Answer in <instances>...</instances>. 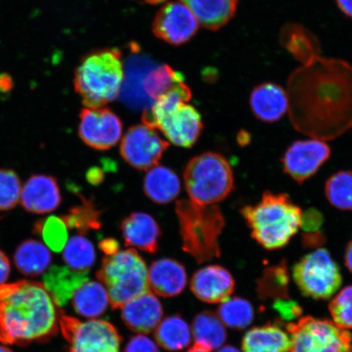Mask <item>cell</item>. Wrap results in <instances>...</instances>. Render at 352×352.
I'll return each mask as SVG.
<instances>
[{"instance_id": "obj_1", "label": "cell", "mask_w": 352, "mask_h": 352, "mask_svg": "<svg viewBox=\"0 0 352 352\" xmlns=\"http://www.w3.org/2000/svg\"><path fill=\"white\" fill-rule=\"evenodd\" d=\"M290 122L299 133L329 142L352 129V65L320 56L290 74Z\"/></svg>"}, {"instance_id": "obj_2", "label": "cell", "mask_w": 352, "mask_h": 352, "mask_svg": "<svg viewBox=\"0 0 352 352\" xmlns=\"http://www.w3.org/2000/svg\"><path fill=\"white\" fill-rule=\"evenodd\" d=\"M57 307L41 283L0 285V342L24 346L50 340L59 329Z\"/></svg>"}, {"instance_id": "obj_3", "label": "cell", "mask_w": 352, "mask_h": 352, "mask_svg": "<svg viewBox=\"0 0 352 352\" xmlns=\"http://www.w3.org/2000/svg\"><path fill=\"white\" fill-rule=\"evenodd\" d=\"M302 210L286 193L264 191L257 204L241 208L252 239L263 248L276 250L287 245L300 228Z\"/></svg>"}, {"instance_id": "obj_4", "label": "cell", "mask_w": 352, "mask_h": 352, "mask_svg": "<svg viewBox=\"0 0 352 352\" xmlns=\"http://www.w3.org/2000/svg\"><path fill=\"white\" fill-rule=\"evenodd\" d=\"M191 98L190 88L184 81L176 83L148 110H144V124L160 130L171 144L191 148L204 127L199 112L187 104Z\"/></svg>"}, {"instance_id": "obj_5", "label": "cell", "mask_w": 352, "mask_h": 352, "mask_svg": "<svg viewBox=\"0 0 352 352\" xmlns=\"http://www.w3.org/2000/svg\"><path fill=\"white\" fill-rule=\"evenodd\" d=\"M124 80L122 54L103 48L86 55L74 73V88L87 109L104 108L118 98Z\"/></svg>"}, {"instance_id": "obj_6", "label": "cell", "mask_w": 352, "mask_h": 352, "mask_svg": "<svg viewBox=\"0 0 352 352\" xmlns=\"http://www.w3.org/2000/svg\"><path fill=\"white\" fill-rule=\"evenodd\" d=\"M175 213L184 252L197 263L219 258L221 254L219 239L226 223L219 206H202L182 199L176 202Z\"/></svg>"}, {"instance_id": "obj_7", "label": "cell", "mask_w": 352, "mask_h": 352, "mask_svg": "<svg viewBox=\"0 0 352 352\" xmlns=\"http://www.w3.org/2000/svg\"><path fill=\"white\" fill-rule=\"evenodd\" d=\"M96 277L107 287L113 309L151 290L146 263L134 249L104 257Z\"/></svg>"}, {"instance_id": "obj_8", "label": "cell", "mask_w": 352, "mask_h": 352, "mask_svg": "<svg viewBox=\"0 0 352 352\" xmlns=\"http://www.w3.org/2000/svg\"><path fill=\"white\" fill-rule=\"evenodd\" d=\"M184 179L190 200L202 206L217 205L234 189V175L230 162L215 152L192 158L184 170Z\"/></svg>"}, {"instance_id": "obj_9", "label": "cell", "mask_w": 352, "mask_h": 352, "mask_svg": "<svg viewBox=\"0 0 352 352\" xmlns=\"http://www.w3.org/2000/svg\"><path fill=\"white\" fill-rule=\"evenodd\" d=\"M289 352H352V336L333 321L305 316L286 325Z\"/></svg>"}, {"instance_id": "obj_10", "label": "cell", "mask_w": 352, "mask_h": 352, "mask_svg": "<svg viewBox=\"0 0 352 352\" xmlns=\"http://www.w3.org/2000/svg\"><path fill=\"white\" fill-rule=\"evenodd\" d=\"M293 278L305 296L314 299L331 298L342 283L340 267L324 248L302 257L293 267Z\"/></svg>"}, {"instance_id": "obj_11", "label": "cell", "mask_w": 352, "mask_h": 352, "mask_svg": "<svg viewBox=\"0 0 352 352\" xmlns=\"http://www.w3.org/2000/svg\"><path fill=\"white\" fill-rule=\"evenodd\" d=\"M59 329L69 343V352H120L122 337L107 320L82 321L60 311Z\"/></svg>"}, {"instance_id": "obj_12", "label": "cell", "mask_w": 352, "mask_h": 352, "mask_svg": "<svg viewBox=\"0 0 352 352\" xmlns=\"http://www.w3.org/2000/svg\"><path fill=\"white\" fill-rule=\"evenodd\" d=\"M169 145L155 129L138 124L130 127L123 136L120 153L133 168L147 170L158 165Z\"/></svg>"}, {"instance_id": "obj_13", "label": "cell", "mask_w": 352, "mask_h": 352, "mask_svg": "<svg viewBox=\"0 0 352 352\" xmlns=\"http://www.w3.org/2000/svg\"><path fill=\"white\" fill-rule=\"evenodd\" d=\"M331 155V148L322 140L294 142L286 149L281 162L286 175L299 184L312 177Z\"/></svg>"}, {"instance_id": "obj_14", "label": "cell", "mask_w": 352, "mask_h": 352, "mask_svg": "<svg viewBox=\"0 0 352 352\" xmlns=\"http://www.w3.org/2000/svg\"><path fill=\"white\" fill-rule=\"evenodd\" d=\"M122 133V121L111 109H82L78 135L88 146L96 151H107L120 142Z\"/></svg>"}, {"instance_id": "obj_15", "label": "cell", "mask_w": 352, "mask_h": 352, "mask_svg": "<svg viewBox=\"0 0 352 352\" xmlns=\"http://www.w3.org/2000/svg\"><path fill=\"white\" fill-rule=\"evenodd\" d=\"M199 21L182 2L165 4L157 12L152 25L155 36L171 45L179 46L190 41L199 29Z\"/></svg>"}, {"instance_id": "obj_16", "label": "cell", "mask_w": 352, "mask_h": 352, "mask_svg": "<svg viewBox=\"0 0 352 352\" xmlns=\"http://www.w3.org/2000/svg\"><path fill=\"white\" fill-rule=\"evenodd\" d=\"M190 289L199 300L208 303L223 302L230 298L235 281L230 272L219 265H209L192 276Z\"/></svg>"}, {"instance_id": "obj_17", "label": "cell", "mask_w": 352, "mask_h": 352, "mask_svg": "<svg viewBox=\"0 0 352 352\" xmlns=\"http://www.w3.org/2000/svg\"><path fill=\"white\" fill-rule=\"evenodd\" d=\"M20 200L28 212L38 214L52 212L61 204L58 184L52 176L32 175L22 187Z\"/></svg>"}, {"instance_id": "obj_18", "label": "cell", "mask_w": 352, "mask_h": 352, "mask_svg": "<svg viewBox=\"0 0 352 352\" xmlns=\"http://www.w3.org/2000/svg\"><path fill=\"white\" fill-rule=\"evenodd\" d=\"M164 316L162 303L151 290L122 307L123 322L131 331L151 333Z\"/></svg>"}, {"instance_id": "obj_19", "label": "cell", "mask_w": 352, "mask_h": 352, "mask_svg": "<svg viewBox=\"0 0 352 352\" xmlns=\"http://www.w3.org/2000/svg\"><path fill=\"white\" fill-rule=\"evenodd\" d=\"M250 107L255 118L263 122H277L288 112L286 91L274 82H263L253 88Z\"/></svg>"}, {"instance_id": "obj_20", "label": "cell", "mask_w": 352, "mask_h": 352, "mask_svg": "<svg viewBox=\"0 0 352 352\" xmlns=\"http://www.w3.org/2000/svg\"><path fill=\"white\" fill-rule=\"evenodd\" d=\"M149 288L157 296L171 298L186 289L187 272L182 263L164 258L154 261L148 271Z\"/></svg>"}, {"instance_id": "obj_21", "label": "cell", "mask_w": 352, "mask_h": 352, "mask_svg": "<svg viewBox=\"0 0 352 352\" xmlns=\"http://www.w3.org/2000/svg\"><path fill=\"white\" fill-rule=\"evenodd\" d=\"M121 230L126 246L149 254L157 252L161 228L151 215L143 212L131 213L122 222Z\"/></svg>"}, {"instance_id": "obj_22", "label": "cell", "mask_w": 352, "mask_h": 352, "mask_svg": "<svg viewBox=\"0 0 352 352\" xmlns=\"http://www.w3.org/2000/svg\"><path fill=\"white\" fill-rule=\"evenodd\" d=\"M280 44L293 58L302 65L320 56V44L318 37L306 26L289 22L280 29Z\"/></svg>"}, {"instance_id": "obj_23", "label": "cell", "mask_w": 352, "mask_h": 352, "mask_svg": "<svg viewBox=\"0 0 352 352\" xmlns=\"http://www.w3.org/2000/svg\"><path fill=\"white\" fill-rule=\"evenodd\" d=\"M43 285L58 307L67 305L76 290L88 280V272H78L67 267L52 266L45 272Z\"/></svg>"}, {"instance_id": "obj_24", "label": "cell", "mask_w": 352, "mask_h": 352, "mask_svg": "<svg viewBox=\"0 0 352 352\" xmlns=\"http://www.w3.org/2000/svg\"><path fill=\"white\" fill-rule=\"evenodd\" d=\"M206 29L217 30L236 15L239 0H182Z\"/></svg>"}, {"instance_id": "obj_25", "label": "cell", "mask_w": 352, "mask_h": 352, "mask_svg": "<svg viewBox=\"0 0 352 352\" xmlns=\"http://www.w3.org/2000/svg\"><path fill=\"white\" fill-rule=\"evenodd\" d=\"M144 191L145 195L155 204H170L179 195L178 175L166 166H154L145 175Z\"/></svg>"}, {"instance_id": "obj_26", "label": "cell", "mask_w": 352, "mask_h": 352, "mask_svg": "<svg viewBox=\"0 0 352 352\" xmlns=\"http://www.w3.org/2000/svg\"><path fill=\"white\" fill-rule=\"evenodd\" d=\"M289 349L288 334L272 324L250 329L242 340L243 352H289Z\"/></svg>"}, {"instance_id": "obj_27", "label": "cell", "mask_w": 352, "mask_h": 352, "mask_svg": "<svg viewBox=\"0 0 352 352\" xmlns=\"http://www.w3.org/2000/svg\"><path fill=\"white\" fill-rule=\"evenodd\" d=\"M52 254L42 242L29 239L24 241L16 250L14 263L21 274L38 276L50 268Z\"/></svg>"}, {"instance_id": "obj_28", "label": "cell", "mask_w": 352, "mask_h": 352, "mask_svg": "<svg viewBox=\"0 0 352 352\" xmlns=\"http://www.w3.org/2000/svg\"><path fill=\"white\" fill-rule=\"evenodd\" d=\"M74 309L88 319L103 315L109 303L107 289L98 281L87 280L79 287L72 297Z\"/></svg>"}, {"instance_id": "obj_29", "label": "cell", "mask_w": 352, "mask_h": 352, "mask_svg": "<svg viewBox=\"0 0 352 352\" xmlns=\"http://www.w3.org/2000/svg\"><path fill=\"white\" fill-rule=\"evenodd\" d=\"M157 344L168 351H179L190 344L191 329L182 316H167L161 320L154 334Z\"/></svg>"}, {"instance_id": "obj_30", "label": "cell", "mask_w": 352, "mask_h": 352, "mask_svg": "<svg viewBox=\"0 0 352 352\" xmlns=\"http://www.w3.org/2000/svg\"><path fill=\"white\" fill-rule=\"evenodd\" d=\"M195 343L212 351L223 345L227 340L224 324L217 314L210 311L197 314L192 324Z\"/></svg>"}, {"instance_id": "obj_31", "label": "cell", "mask_w": 352, "mask_h": 352, "mask_svg": "<svg viewBox=\"0 0 352 352\" xmlns=\"http://www.w3.org/2000/svg\"><path fill=\"white\" fill-rule=\"evenodd\" d=\"M151 60L145 59L144 57H134L131 58L129 64V72H127V80L125 86L126 101L132 105L142 107L145 104H152L144 94L142 88L143 79L149 70L154 67Z\"/></svg>"}, {"instance_id": "obj_32", "label": "cell", "mask_w": 352, "mask_h": 352, "mask_svg": "<svg viewBox=\"0 0 352 352\" xmlns=\"http://www.w3.org/2000/svg\"><path fill=\"white\" fill-rule=\"evenodd\" d=\"M184 81L182 74L167 65L154 66L145 74L143 79L142 88L145 96L155 101L162 95L166 94L176 83Z\"/></svg>"}, {"instance_id": "obj_33", "label": "cell", "mask_w": 352, "mask_h": 352, "mask_svg": "<svg viewBox=\"0 0 352 352\" xmlns=\"http://www.w3.org/2000/svg\"><path fill=\"white\" fill-rule=\"evenodd\" d=\"M63 259L70 270L88 272L96 262L94 246L85 236H74L65 245Z\"/></svg>"}, {"instance_id": "obj_34", "label": "cell", "mask_w": 352, "mask_h": 352, "mask_svg": "<svg viewBox=\"0 0 352 352\" xmlns=\"http://www.w3.org/2000/svg\"><path fill=\"white\" fill-rule=\"evenodd\" d=\"M289 274L285 261L268 267L258 280V293L262 298H288Z\"/></svg>"}, {"instance_id": "obj_35", "label": "cell", "mask_w": 352, "mask_h": 352, "mask_svg": "<svg viewBox=\"0 0 352 352\" xmlns=\"http://www.w3.org/2000/svg\"><path fill=\"white\" fill-rule=\"evenodd\" d=\"M217 315L222 323L234 329H243L252 324L254 312L252 303L246 299L228 298L218 308Z\"/></svg>"}, {"instance_id": "obj_36", "label": "cell", "mask_w": 352, "mask_h": 352, "mask_svg": "<svg viewBox=\"0 0 352 352\" xmlns=\"http://www.w3.org/2000/svg\"><path fill=\"white\" fill-rule=\"evenodd\" d=\"M82 198V205L74 206L68 214L61 217L69 230H76L82 234L90 230H98L102 226L100 211L96 208L94 201Z\"/></svg>"}, {"instance_id": "obj_37", "label": "cell", "mask_w": 352, "mask_h": 352, "mask_svg": "<svg viewBox=\"0 0 352 352\" xmlns=\"http://www.w3.org/2000/svg\"><path fill=\"white\" fill-rule=\"evenodd\" d=\"M325 197L330 205L340 210H352V170H340L327 179Z\"/></svg>"}, {"instance_id": "obj_38", "label": "cell", "mask_w": 352, "mask_h": 352, "mask_svg": "<svg viewBox=\"0 0 352 352\" xmlns=\"http://www.w3.org/2000/svg\"><path fill=\"white\" fill-rule=\"evenodd\" d=\"M35 230L43 237L48 248L60 252L68 241V228L61 218L50 217L38 221Z\"/></svg>"}, {"instance_id": "obj_39", "label": "cell", "mask_w": 352, "mask_h": 352, "mask_svg": "<svg viewBox=\"0 0 352 352\" xmlns=\"http://www.w3.org/2000/svg\"><path fill=\"white\" fill-rule=\"evenodd\" d=\"M21 184L14 171L0 169V210L15 208L21 199Z\"/></svg>"}, {"instance_id": "obj_40", "label": "cell", "mask_w": 352, "mask_h": 352, "mask_svg": "<svg viewBox=\"0 0 352 352\" xmlns=\"http://www.w3.org/2000/svg\"><path fill=\"white\" fill-rule=\"evenodd\" d=\"M329 310L338 327L352 329V285L346 286L332 299Z\"/></svg>"}, {"instance_id": "obj_41", "label": "cell", "mask_w": 352, "mask_h": 352, "mask_svg": "<svg viewBox=\"0 0 352 352\" xmlns=\"http://www.w3.org/2000/svg\"><path fill=\"white\" fill-rule=\"evenodd\" d=\"M324 221L323 214L319 210L309 208L302 213L300 228L306 232L319 231Z\"/></svg>"}, {"instance_id": "obj_42", "label": "cell", "mask_w": 352, "mask_h": 352, "mask_svg": "<svg viewBox=\"0 0 352 352\" xmlns=\"http://www.w3.org/2000/svg\"><path fill=\"white\" fill-rule=\"evenodd\" d=\"M124 352H160V350L151 338L139 334L130 338Z\"/></svg>"}, {"instance_id": "obj_43", "label": "cell", "mask_w": 352, "mask_h": 352, "mask_svg": "<svg viewBox=\"0 0 352 352\" xmlns=\"http://www.w3.org/2000/svg\"><path fill=\"white\" fill-rule=\"evenodd\" d=\"M274 307L285 320H292L302 314L300 306L289 298L276 299Z\"/></svg>"}, {"instance_id": "obj_44", "label": "cell", "mask_w": 352, "mask_h": 352, "mask_svg": "<svg viewBox=\"0 0 352 352\" xmlns=\"http://www.w3.org/2000/svg\"><path fill=\"white\" fill-rule=\"evenodd\" d=\"M327 241L324 233L320 230L311 232H303L302 234V244L305 248H320Z\"/></svg>"}, {"instance_id": "obj_45", "label": "cell", "mask_w": 352, "mask_h": 352, "mask_svg": "<svg viewBox=\"0 0 352 352\" xmlns=\"http://www.w3.org/2000/svg\"><path fill=\"white\" fill-rule=\"evenodd\" d=\"M11 264L7 255L0 250V285L6 283L10 276Z\"/></svg>"}, {"instance_id": "obj_46", "label": "cell", "mask_w": 352, "mask_h": 352, "mask_svg": "<svg viewBox=\"0 0 352 352\" xmlns=\"http://www.w3.org/2000/svg\"><path fill=\"white\" fill-rule=\"evenodd\" d=\"M99 248L108 256L120 252V245L116 239H107L100 242Z\"/></svg>"}, {"instance_id": "obj_47", "label": "cell", "mask_w": 352, "mask_h": 352, "mask_svg": "<svg viewBox=\"0 0 352 352\" xmlns=\"http://www.w3.org/2000/svg\"><path fill=\"white\" fill-rule=\"evenodd\" d=\"M13 85H14V82H13V78L10 74H0V92L1 94L10 92L12 90Z\"/></svg>"}, {"instance_id": "obj_48", "label": "cell", "mask_w": 352, "mask_h": 352, "mask_svg": "<svg viewBox=\"0 0 352 352\" xmlns=\"http://www.w3.org/2000/svg\"><path fill=\"white\" fill-rule=\"evenodd\" d=\"M336 2L343 14L352 19V0H336Z\"/></svg>"}, {"instance_id": "obj_49", "label": "cell", "mask_w": 352, "mask_h": 352, "mask_svg": "<svg viewBox=\"0 0 352 352\" xmlns=\"http://www.w3.org/2000/svg\"><path fill=\"white\" fill-rule=\"evenodd\" d=\"M87 179L91 184H98L102 182L103 174L98 169H92L87 174Z\"/></svg>"}, {"instance_id": "obj_50", "label": "cell", "mask_w": 352, "mask_h": 352, "mask_svg": "<svg viewBox=\"0 0 352 352\" xmlns=\"http://www.w3.org/2000/svg\"><path fill=\"white\" fill-rule=\"evenodd\" d=\"M344 261L346 267L352 274V239L346 246Z\"/></svg>"}, {"instance_id": "obj_51", "label": "cell", "mask_w": 352, "mask_h": 352, "mask_svg": "<svg viewBox=\"0 0 352 352\" xmlns=\"http://www.w3.org/2000/svg\"><path fill=\"white\" fill-rule=\"evenodd\" d=\"M250 136L248 132L242 131L239 132V134L237 135V142H239V144L241 146H244V145L248 144L250 142Z\"/></svg>"}, {"instance_id": "obj_52", "label": "cell", "mask_w": 352, "mask_h": 352, "mask_svg": "<svg viewBox=\"0 0 352 352\" xmlns=\"http://www.w3.org/2000/svg\"><path fill=\"white\" fill-rule=\"evenodd\" d=\"M187 352H211V351L206 349L204 346L197 344V343H195V344L191 346Z\"/></svg>"}, {"instance_id": "obj_53", "label": "cell", "mask_w": 352, "mask_h": 352, "mask_svg": "<svg viewBox=\"0 0 352 352\" xmlns=\"http://www.w3.org/2000/svg\"><path fill=\"white\" fill-rule=\"evenodd\" d=\"M218 352H240V351L237 350L234 346L228 345L220 349Z\"/></svg>"}, {"instance_id": "obj_54", "label": "cell", "mask_w": 352, "mask_h": 352, "mask_svg": "<svg viewBox=\"0 0 352 352\" xmlns=\"http://www.w3.org/2000/svg\"><path fill=\"white\" fill-rule=\"evenodd\" d=\"M166 1V0H145V2L153 4V6H156V4H160Z\"/></svg>"}, {"instance_id": "obj_55", "label": "cell", "mask_w": 352, "mask_h": 352, "mask_svg": "<svg viewBox=\"0 0 352 352\" xmlns=\"http://www.w3.org/2000/svg\"><path fill=\"white\" fill-rule=\"evenodd\" d=\"M0 352H12L8 346L0 345Z\"/></svg>"}]
</instances>
